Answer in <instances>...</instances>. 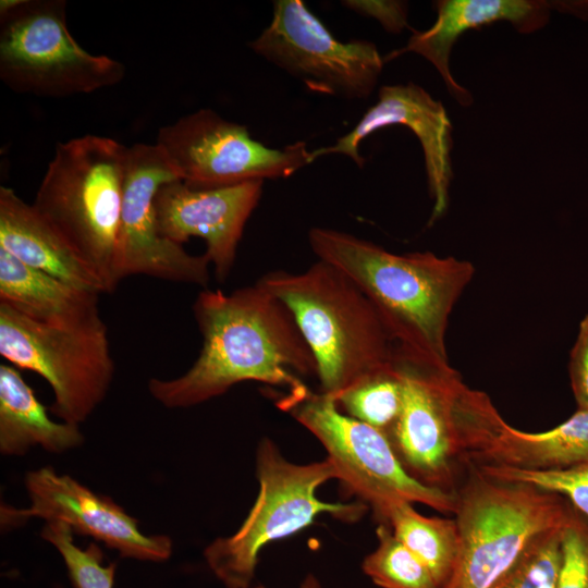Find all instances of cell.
<instances>
[{"label":"cell","mask_w":588,"mask_h":588,"mask_svg":"<svg viewBox=\"0 0 588 588\" xmlns=\"http://www.w3.org/2000/svg\"><path fill=\"white\" fill-rule=\"evenodd\" d=\"M193 313L200 353L180 377L149 380L148 391L161 405L191 407L244 381L285 389L281 403L309 393L302 377L317 376L314 355L290 310L258 282L230 294L205 290Z\"/></svg>","instance_id":"cell-1"},{"label":"cell","mask_w":588,"mask_h":588,"mask_svg":"<svg viewBox=\"0 0 588 588\" xmlns=\"http://www.w3.org/2000/svg\"><path fill=\"white\" fill-rule=\"evenodd\" d=\"M311 250L351 278L373 304L397 346L450 365L445 333L454 305L471 281L467 260L430 252L397 255L327 228L308 232Z\"/></svg>","instance_id":"cell-2"},{"label":"cell","mask_w":588,"mask_h":588,"mask_svg":"<svg viewBox=\"0 0 588 588\" xmlns=\"http://www.w3.org/2000/svg\"><path fill=\"white\" fill-rule=\"evenodd\" d=\"M258 283L292 314L317 365L320 392L335 396L393 364L397 344L358 285L319 260L301 273L273 271Z\"/></svg>","instance_id":"cell-3"},{"label":"cell","mask_w":588,"mask_h":588,"mask_svg":"<svg viewBox=\"0 0 588 588\" xmlns=\"http://www.w3.org/2000/svg\"><path fill=\"white\" fill-rule=\"evenodd\" d=\"M127 147L105 136L58 143L34 210L100 278L117 287L113 260L124 193Z\"/></svg>","instance_id":"cell-4"},{"label":"cell","mask_w":588,"mask_h":588,"mask_svg":"<svg viewBox=\"0 0 588 588\" xmlns=\"http://www.w3.org/2000/svg\"><path fill=\"white\" fill-rule=\"evenodd\" d=\"M466 469L455 490L457 561L442 588H493L537 536L566 525L575 510L559 494Z\"/></svg>","instance_id":"cell-5"},{"label":"cell","mask_w":588,"mask_h":588,"mask_svg":"<svg viewBox=\"0 0 588 588\" xmlns=\"http://www.w3.org/2000/svg\"><path fill=\"white\" fill-rule=\"evenodd\" d=\"M256 475L259 493L240 528L215 539L204 551L208 567L226 588H250L261 550L308 527L318 515L355 522L368 509L364 503L320 500V486L338 479L333 464L328 458L290 462L269 438L258 443Z\"/></svg>","instance_id":"cell-6"},{"label":"cell","mask_w":588,"mask_h":588,"mask_svg":"<svg viewBox=\"0 0 588 588\" xmlns=\"http://www.w3.org/2000/svg\"><path fill=\"white\" fill-rule=\"evenodd\" d=\"M65 0L0 1V78L14 93L90 94L119 84L120 61L86 51L71 35Z\"/></svg>","instance_id":"cell-7"},{"label":"cell","mask_w":588,"mask_h":588,"mask_svg":"<svg viewBox=\"0 0 588 588\" xmlns=\"http://www.w3.org/2000/svg\"><path fill=\"white\" fill-rule=\"evenodd\" d=\"M0 354L51 387L50 411L62 421L84 422L106 397L114 375L101 317L77 324L33 320L0 303Z\"/></svg>","instance_id":"cell-8"},{"label":"cell","mask_w":588,"mask_h":588,"mask_svg":"<svg viewBox=\"0 0 588 588\" xmlns=\"http://www.w3.org/2000/svg\"><path fill=\"white\" fill-rule=\"evenodd\" d=\"M327 451L343 488L370 506L375 515L397 501L425 504L454 514L455 493L428 487L414 479L399 461L389 439L379 430L341 412L335 400L309 393L280 406Z\"/></svg>","instance_id":"cell-9"},{"label":"cell","mask_w":588,"mask_h":588,"mask_svg":"<svg viewBox=\"0 0 588 588\" xmlns=\"http://www.w3.org/2000/svg\"><path fill=\"white\" fill-rule=\"evenodd\" d=\"M394 364L402 381V411L389 441L417 481L455 493L466 467L460 415L467 385L450 365H439L397 346Z\"/></svg>","instance_id":"cell-10"},{"label":"cell","mask_w":588,"mask_h":588,"mask_svg":"<svg viewBox=\"0 0 588 588\" xmlns=\"http://www.w3.org/2000/svg\"><path fill=\"white\" fill-rule=\"evenodd\" d=\"M192 188L285 179L315 161L305 142L270 148L245 125L200 109L159 128L156 143Z\"/></svg>","instance_id":"cell-11"},{"label":"cell","mask_w":588,"mask_h":588,"mask_svg":"<svg viewBox=\"0 0 588 588\" xmlns=\"http://www.w3.org/2000/svg\"><path fill=\"white\" fill-rule=\"evenodd\" d=\"M248 47L309 90L347 100L368 98L384 64L373 42L340 41L302 0L274 1L269 25Z\"/></svg>","instance_id":"cell-12"},{"label":"cell","mask_w":588,"mask_h":588,"mask_svg":"<svg viewBox=\"0 0 588 588\" xmlns=\"http://www.w3.org/2000/svg\"><path fill=\"white\" fill-rule=\"evenodd\" d=\"M181 181L157 144L127 147L124 193L118 230L113 281L148 275L206 286L208 257L188 254L181 244L160 235L154 200L161 185Z\"/></svg>","instance_id":"cell-13"},{"label":"cell","mask_w":588,"mask_h":588,"mask_svg":"<svg viewBox=\"0 0 588 588\" xmlns=\"http://www.w3.org/2000/svg\"><path fill=\"white\" fill-rule=\"evenodd\" d=\"M29 506L0 507L2 529L22 526L30 518L62 522L77 535L93 537L121 558L162 562L172 554V540L164 535H144L138 520L109 497L95 493L69 475L51 466L30 470L25 476Z\"/></svg>","instance_id":"cell-14"},{"label":"cell","mask_w":588,"mask_h":588,"mask_svg":"<svg viewBox=\"0 0 588 588\" xmlns=\"http://www.w3.org/2000/svg\"><path fill=\"white\" fill-rule=\"evenodd\" d=\"M403 125L418 138L425 159L428 191L433 207L428 225L441 218L449 205V187L453 177L451 150L452 123L441 101L433 99L415 83L383 85L377 102L369 107L355 126L328 147L313 150V157L343 155L363 168L360 143L377 130Z\"/></svg>","instance_id":"cell-15"},{"label":"cell","mask_w":588,"mask_h":588,"mask_svg":"<svg viewBox=\"0 0 588 588\" xmlns=\"http://www.w3.org/2000/svg\"><path fill=\"white\" fill-rule=\"evenodd\" d=\"M262 184L248 181L192 188L182 181L166 183L154 200L159 233L181 245L193 236L203 238L217 279L224 281L233 268L244 226L260 200Z\"/></svg>","instance_id":"cell-16"},{"label":"cell","mask_w":588,"mask_h":588,"mask_svg":"<svg viewBox=\"0 0 588 588\" xmlns=\"http://www.w3.org/2000/svg\"><path fill=\"white\" fill-rule=\"evenodd\" d=\"M465 465L552 470L588 460V411L577 409L562 424L540 432L509 425L483 393L460 431Z\"/></svg>","instance_id":"cell-17"},{"label":"cell","mask_w":588,"mask_h":588,"mask_svg":"<svg viewBox=\"0 0 588 588\" xmlns=\"http://www.w3.org/2000/svg\"><path fill=\"white\" fill-rule=\"evenodd\" d=\"M437 20L426 30H414L405 47L383 57L384 63L406 52L427 59L439 72L453 98L464 107L471 105L470 93L456 83L450 71L454 42L469 29L499 22H510L527 34L543 27L551 4L532 0H439L434 2Z\"/></svg>","instance_id":"cell-18"},{"label":"cell","mask_w":588,"mask_h":588,"mask_svg":"<svg viewBox=\"0 0 588 588\" xmlns=\"http://www.w3.org/2000/svg\"><path fill=\"white\" fill-rule=\"evenodd\" d=\"M0 248L77 289L107 293L100 278L10 187H0Z\"/></svg>","instance_id":"cell-19"},{"label":"cell","mask_w":588,"mask_h":588,"mask_svg":"<svg viewBox=\"0 0 588 588\" xmlns=\"http://www.w3.org/2000/svg\"><path fill=\"white\" fill-rule=\"evenodd\" d=\"M99 294L21 262L0 248V303L45 323L77 324L100 317Z\"/></svg>","instance_id":"cell-20"},{"label":"cell","mask_w":588,"mask_h":588,"mask_svg":"<svg viewBox=\"0 0 588 588\" xmlns=\"http://www.w3.org/2000/svg\"><path fill=\"white\" fill-rule=\"evenodd\" d=\"M84 436L77 425L53 421L20 371L0 365V452L23 455L41 446L50 453H63L79 446Z\"/></svg>","instance_id":"cell-21"},{"label":"cell","mask_w":588,"mask_h":588,"mask_svg":"<svg viewBox=\"0 0 588 588\" xmlns=\"http://www.w3.org/2000/svg\"><path fill=\"white\" fill-rule=\"evenodd\" d=\"M375 517L429 568L440 588L449 581L460 546L455 519L424 516L406 501L389 504Z\"/></svg>","instance_id":"cell-22"},{"label":"cell","mask_w":588,"mask_h":588,"mask_svg":"<svg viewBox=\"0 0 588 588\" xmlns=\"http://www.w3.org/2000/svg\"><path fill=\"white\" fill-rule=\"evenodd\" d=\"M341 412L391 437L402 411L403 390L393 364L332 396Z\"/></svg>","instance_id":"cell-23"},{"label":"cell","mask_w":588,"mask_h":588,"mask_svg":"<svg viewBox=\"0 0 588 588\" xmlns=\"http://www.w3.org/2000/svg\"><path fill=\"white\" fill-rule=\"evenodd\" d=\"M377 547L364 559L363 572L381 588H440L429 568L384 523L376 529Z\"/></svg>","instance_id":"cell-24"},{"label":"cell","mask_w":588,"mask_h":588,"mask_svg":"<svg viewBox=\"0 0 588 588\" xmlns=\"http://www.w3.org/2000/svg\"><path fill=\"white\" fill-rule=\"evenodd\" d=\"M73 531L62 522H48L40 536L60 553L74 588H113L115 564H105L101 548L90 542L84 549L75 544Z\"/></svg>","instance_id":"cell-25"},{"label":"cell","mask_w":588,"mask_h":588,"mask_svg":"<svg viewBox=\"0 0 588 588\" xmlns=\"http://www.w3.org/2000/svg\"><path fill=\"white\" fill-rule=\"evenodd\" d=\"M564 526L537 536L493 588H555Z\"/></svg>","instance_id":"cell-26"},{"label":"cell","mask_w":588,"mask_h":588,"mask_svg":"<svg viewBox=\"0 0 588 588\" xmlns=\"http://www.w3.org/2000/svg\"><path fill=\"white\" fill-rule=\"evenodd\" d=\"M483 475L517 482L563 497L588 522V460L552 470H525L498 466H473Z\"/></svg>","instance_id":"cell-27"},{"label":"cell","mask_w":588,"mask_h":588,"mask_svg":"<svg viewBox=\"0 0 588 588\" xmlns=\"http://www.w3.org/2000/svg\"><path fill=\"white\" fill-rule=\"evenodd\" d=\"M555 588H588V522L576 511L563 528L562 564Z\"/></svg>","instance_id":"cell-28"},{"label":"cell","mask_w":588,"mask_h":588,"mask_svg":"<svg viewBox=\"0 0 588 588\" xmlns=\"http://www.w3.org/2000/svg\"><path fill=\"white\" fill-rule=\"evenodd\" d=\"M341 3L357 14L377 20L389 33L397 34L408 26V5L404 1L345 0Z\"/></svg>","instance_id":"cell-29"},{"label":"cell","mask_w":588,"mask_h":588,"mask_svg":"<svg viewBox=\"0 0 588 588\" xmlns=\"http://www.w3.org/2000/svg\"><path fill=\"white\" fill-rule=\"evenodd\" d=\"M568 375L577 409L588 411V315L579 322L569 353Z\"/></svg>","instance_id":"cell-30"},{"label":"cell","mask_w":588,"mask_h":588,"mask_svg":"<svg viewBox=\"0 0 588 588\" xmlns=\"http://www.w3.org/2000/svg\"><path fill=\"white\" fill-rule=\"evenodd\" d=\"M250 588H267L262 585H259V586H255V587H250ZM298 588H322L320 581L318 580V578L313 575V574H308L304 579L303 581L301 583L299 587Z\"/></svg>","instance_id":"cell-31"}]
</instances>
